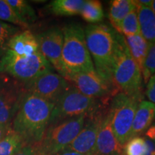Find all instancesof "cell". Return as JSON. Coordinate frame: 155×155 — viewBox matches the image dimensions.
Segmentation results:
<instances>
[{
  "label": "cell",
  "mask_w": 155,
  "mask_h": 155,
  "mask_svg": "<svg viewBox=\"0 0 155 155\" xmlns=\"http://www.w3.org/2000/svg\"><path fill=\"white\" fill-rule=\"evenodd\" d=\"M54 104L25 93L12 123V129L25 144L38 145L50 124Z\"/></svg>",
  "instance_id": "cell-1"
},
{
  "label": "cell",
  "mask_w": 155,
  "mask_h": 155,
  "mask_svg": "<svg viewBox=\"0 0 155 155\" xmlns=\"http://www.w3.org/2000/svg\"><path fill=\"white\" fill-rule=\"evenodd\" d=\"M84 32L95 70L110 86L118 91L113 81L116 30L106 25L97 24L87 26Z\"/></svg>",
  "instance_id": "cell-2"
},
{
  "label": "cell",
  "mask_w": 155,
  "mask_h": 155,
  "mask_svg": "<svg viewBox=\"0 0 155 155\" xmlns=\"http://www.w3.org/2000/svg\"><path fill=\"white\" fill-rule=\"evenodd\" d=\"M113 81L116 88L127 96L142 101L141 70L131 56L124 37L116 31L113 65Z\"/></svg>",
  "instance_id": "cell-3"
},
{
  "label": "cell",
  "mask_w": 155,
  "mask_h": 155,
  "mask_svg": "<svg viewBox=\"0 0 155 155\" xmlns=\"http://www.w3.org/2000/svg\"><path fill=\"white\" fill-rule=\"evenodd\" d=\"M62 31L63 46L60 75L65 78L75 73L95 70L82 27L73 23L64 27Z\"/></svg>",
  "instance_id": "cell-4"
},
{
  "label": "cell",
  "mask_w": 155,
  "mask_h": 155,
  "mask_svg": "<svg viewBox=\"0 0 155 155\" xmlns=\"http://www.w3.org/2000/svg\"><path fill=\"white\" fill-rule=\"evenodd\" d=\"M86 117L83 114L50 124L36 145L38 152L41 155H54L65 150L82 129Z\"/></svg>",
  "instance_id": "cell-5"
},
{
  "label": "cell",
  "mask_w": 155,
  "mask_h": 155,
  "mask_svg": "<svg viewBox=\"0 0 155 155\" xmlns=\"http://www.w3.org/2000/svg\"><path fill=\"white\" fill-rule=\"evenodd\" d=\"M50 71H53V67L40 50L30 56H17L5 51L0 59V73L22 83L28 82Z\"/></svg>",
  "instance_id": "cell-6"
},
{
  "label": "cell",
  "mask_w": 155,
  "mask_h": 155,
  "mask_svg": "<svg viewBox=\"0 0 155 155\" xmlns=\"http://www.w3.org/2000/svg\"><path fill=\"white\" fill-rule=\"evenodd\" d=\"M104 101L85 96L71 86L54 104L50 124L68 118L94 114L106 105Z\"/></svg>",
  "instance_id": "cell-7"
},
{
  "label": "cell",
  "mask_w": 155,
  "mask_h": 155,
  "mask_svg": "<svg viewBox=\"0 0 155 155\" xmlns=\"http://www.w3.org/2000/svg\"><path fill=\"white\" fill-rule=\"evenodd\" d=\"M141 101L138 98L129 96L122 92L117 93L112 98L109 106L112 130L122 147L130 139L131 126Z\"/></svg>",
  "instance_id": "cell-8"
},
{
  "label": "cell",
  "mask_w": 155,
  "mask_h": 155,
  "mask_svg": "<svg viewBox=\"0 0 155 155\" xmlns=\"http://www.w3.org/2000/svg\"><path fill=\"white\" fill-rule=\"evenodd\" d=\"M26 91L24 84L0 73V126L10 128Z\"/></svg>",
  "instance_id": "cell-9"
},
{
  "label": "cell",
  "mask_w": 155,
  "mask_h": 155,
  "mask_svg": "<svg viewBox=\"0 0 155 155\" xmlns=\"http://www.w3.org/2000/svg\"><path fill=\"white\" fill-rule=\"evenodd\" d=\"M72 85L59 73L53 71L39 75L28 82L24 83L26 92L55 104Z\"/></svg>",
  "instance_id": "cell-10"
},
{
  "label": "cell",
  "mask_w": 155,
  "mask_h": 155,
  "mask_svg": "<svg viewBox=\"0 0 155 155\" xmlns=\"http://www.w3.org/2000/svg\"><path fill=\"white\" fill-rule=\"evenodd\" d=\"M77 90L91 98L108 100L110 96H115L118 91L110 86L96 70L81 72L65 78Z\"/></svg>",
  "instance_id": "cell-11"
},
{
  "label": "cell",
  "mask_w": 155,
  "mask_h": 155,
  "mask_svg": "<svg viewBox=\"0 0 155 155\" xmlns=\"http://www.w3.org/2000/svg\"><path fill=\"white\" fill-rule=\"evenodd\" d=\"M106 106L86 116L82 129L65 150L74 151L84 155H96L97 135L102 116L106 109Z\"/></svg>",
  "instance_id": "cell-12"
},
{
  "label": "cell",
  "mask_w": 155,
  "mask_h": 155,
  "mask_svg": "<svg viewBox=\"0 0 155 155\" xmlns=\"http://www.w3.org/2000/svg\"><path fill=\"white\" fill-rule=\"evenodd\" d=\"M39 50L54 68L61 73L63 33L59 28H52L35 36Z\"/></svg>",
  "instance_id": "cell-13"
},
{
  "label": "cell",
  "mask_w": 155,
  "mask_h": 155,
  "mask_svg": "<svg viewBox=\"0 0 155 155\" xmlns=\"http://www.w3.org/2000/svg\"><path fill=\"white\" fill-rule=\"evenodd\" d=\"M96 155H123V147L112 130L109 108H106L101 121L96 139Z\"/></svg>",
  "instance_id": "cell-14"
},
{
  "label": "cell",
  "mask_w": 155,
  "mask_h": 155,
  "mask_svg": "<svg viewBox=\"0 0 155 155\" xmlns=\"http://www.w3.org/2000/svg\"><path fill=\"white\" fill-rule=\"evenodd\" d=\"M5 51L17 56H30L39 51L35 36L30 30H23L15 35L6 45Z\"/></svg>",
  "instance_id": "cell-15"
},
{
  "label": "cell",
  "mask_w": 155,
  "mask_h": 155,
  "mask_svg": "<svg viewBox=\"0 0 155 155\" xmlns=\"http://www.w3.org/2000/svg\"><path fill=\"white\" fill-rule=\"evenodd\" d=\"M154 119L155 104L149 101H141L137 107L131 126L130 139L139 137L147 131L152 126Z\"/></svg>",
  "instance_id": "cell-16"
},
{
  "label": "cell",
  "mask_w": 155,
  "mask_h": 155,
  "mask_svg": "<svg viewBox=\"0 0 155 155\" xmlns=\"http://www.w3.org/2000/svg\"><path fill=\"white\" fill-rule=\"evenodd\" d=\"M140 28V34L150 45L155 42V14L151 7L135 2Z\"/></svg>",
  "instance_id": "cell-17"
},
{
  "label": "cell",
  "mask_w": 155,
  "mask_h": 155,
  "mask_svg": "<svg viewBox=\"0 0 155 155\" xmlns=\"http://www.w3.org/2000/svg\"><path fill=\"white\" fill-rule=\"evenodd\" d=\"M126 43L131 56L142 71V68L150 45L141 34L124 37Z\"/></svg>",
  "instance_id": "cell-18"
},
{
  "label": "cell",
  "mask_w": 155,
  "mask_h": 155,
  "mask_svg": "<svg viewBox=\"0 0 155 155\" xmlns=\"http://www.w3.org/2000/svg\"><path fill=\"white\" fill-rule=\"evenodd\" d=\"M137 9L133 0H114L108 9V18L114 30L129 13Z\"/></svg>",
  "instance_id": "cell-19"
},
{
  "label": "cell",
  "mask_w": 155,
  "mask_h": 155,
  "mask_svg": "<svg viewBox=\"0 0 155 155\" xmlns=\"http://www.w3.org/2000/svg\"><path fill=\"white\" fill-rule=\"evenodd\" d=\"M84 0H55L51 2L49 9L58 16H75L80 15Z\"/></svg>",
  "instance_id": "cell-20"
},
{
  "label": "cell",
  "mask_w": 155,
  "mask_h": 155,
  "mask_svg": "<svg viewBox=\"0 0 155 155\" xmlns=\"http://www.w3.org/2000/svg\"><path fill=\"white\" fill-rule=\"evenodd\" d=\"M25 145L22 139L10 127L0 141V155H14Z\"/></svg>",
  "instance_id": "cell-21"
},
{
  "label": "cell",
  "mask_w": 155,
  "mask_h": 155,
  "mask_svg": "<svg viewBox=\"0 0 155 155\" xmlns=\"http://www.w3.org/2000/svg\"><path fill=\"white\" fill-rule=\"evenodd\" d=\"M80 15L87 22L98 23L101 22L104 18L102 4L98 0L85 1Z\"/></svg>",
  "instance_id": "cell-22"
},
{
  "label": "cell",
  "mask_w": 155,
  "mask_h": 155,
  "mask_svg": "<svg viewBox=\"0 0 155 155\" xmlns=\"http://www.w3.org/2000/svg\"><path fill=\"white\" fill-rule=\"evenodd\" d=\"M7 2L19 18L28 27L37 20L35 11L28 2L24 0H7Z\"/></svg>",
  "instance_id": "cell-23"
},
{
  "label": "cell",
  "mask_w": 155,
  "mask_h": 155,
  "mask_svg": "<svg viewBox=\"0 0 155 155\" xmlns=\"http://www.w3.org/2000/svg\"><path fill=\"white\" fill-rule=\"evenodd\" d=\"M124 37L132 36L140 34V28L137 17V9L131 12L120 23L115 30Z\"/></svg>",
  "instance_id": "cell-24"
},
{
  "label": "cell",
  "mask_w": 155,
  "mask_h": 155,
  "mask_svg": "<svg viewBox=\"0 0 155 155\" xmlns=\"http://www.w3.org/2000/svg\"><path fill=\"white\" fill-rule=\"evenodd\" d=\"M0 20L15 26L28 28V26L19 18L7 0H0Z\"/></svg>",
  "instance_id": "cell-25"
},
{
  "label": "cell",
  "mask_w": 155,
  "mask_h": 155,
  "mask_svg": "<svg viewBox=\"0 0 155 155\" xmlns=\"http://www.w3.org/2000/svg\"><path fill=\"white\" fill-rule=\"evenodd\" d=\"M147 146L145 138L134 137L123 146V155H146Z\"/></svg>",
  "instance_id": "cell-26"
},
{
  "label": "cell",
  "mask_w": 155,
  "mask_h": 155,
  "mask_svg": "<svg viewBox=\"0 0 155 155\" xmlns=\"http://www.w3.org/2000/svg\"><path fill=\"white\" fill-rule=\"evenodd\" d=\"M141 72L143 79L146 84L150 77L155 74V42L150 45Z\"/></svg>",
  "instance_id": "cell-27"
},
{
  "label": "cell",
  "mask_w": 155,
  "mask_h": 155,
  "mask_svg": "<svg viewBox=\"0 0 155 155\" xmlns=\"http://www.w3.org/2000/svg\"><path fill=\"white\" fill-rule=\"evenodd\" d=\"M20 31L19 27L0 20V49L5 50L9 40Z\"/></svg>",
  "instance_id": "cell-28"
},
{
  "label": "cell",
  "mask_w": 155,
  "mask_h": 155,
  "mask_svg": "<svg viewBox=\"0 0 155 155\" xmlns=\"http://www.w3.org/2000/svg\"><path fill=\"white\" fill-rule=\"evenodd\" d=\"M146 96L150 102L155 104V74L152 75L147 83Z\"/></svg>",
  "instance_id": "cell-29"
},
{
  "label": "cell",
  "mask_w": 155,
  "mask_h": 155,
  "mask_svg": "<svg viewBox=\"0 0 155 155\" xmlns=\"http://www.w3.org/2000/svg\"><path fill=\"white\" fill-rule=\"evenodd\" d=\"M14 155H41L38 152L36 145L26 144Z\"/></svg>",
  "instance_id": "cell-30"
},
{
  "label": "cell",
  "mask_w": 155,
  "mask_h": 155,
  "mask_svg": "<svg viewBox=\"0 0 155 155\" xmlns=\"http://www.w3.org/2000/svg\"><path fill=\"white\" fill-rule=\"evenodd\" d=\"M147 146V152L146 155H155V144L150 139H145Z\"/></svg>",
  "instance_id": "cell-31"
},
{
  "label": "cell",
  "mask_w": 155,
  "mask_h": 155,
  "mask_svg": "<svg viewBox=\"0 0 155 155\" xmlns=\"http://www.w3.org/2000/svg\"><path fill=\"white\" fill-rule=\"evenodd\" d=\"M146 136L155 144V124L152 125L146 131Z\"/></svg>",
  "instance_id": "cell-32"
},
{
  "label": "cell",
  "mask_w": 155,
  "mask_h": 155,
  "mask_svg": "<svg viewBox=\"0 0 155 155\" xmlns=\"http://www.w3.org/2000/svg\"><path fill=\"white\" fill-rule=\"evenodd\" d=\"M54 155H84V154H80V153L74 152V151L64 150L63 151H61V152H58V153H57V154H55Z\"/></svg>",
  "instance_id": "cell-33"
},
{
  "label": "cell",
  "mask_w": 155,
  "mask_h": 155,
  "mask_svg": "<svg viewBox=\"0 0 155 155\" xmlns=\"http://www.w3.org/2000/svg\"><path fill=\"white\" fill-rule=\"evenodd\" d=\"M134 2L137 4H138V5L144 6V7H152V0H137V1H134Z\"/></svg>",
  "instance_id": "cell-34"
},
{
  "label": "cell",
  "mask_w": 155,
  "mask_h": 155,
  "mask_svg": "<svg viewBox=\"0 0 155 155\" xmlns=\"http://www.w3.org/2000/svg\"><path fill=\"white\" fill-rule=\"evenodd\" d=\"M9 129V128H7V127H2V126H0V141L4 138V137L6 135V134H7Z\"/></svg>",
  "instance_id": "cell-35"
},
{
  "label": "cell",
  "mask_w": 155,
  "mask_h": 155,
  "mask_svg": "<svg viewBox=\"0 0 155 155\" xmlns=\"http://www.w3.org/2000/svg\"><path fill=\"white\" fill-rule=\"evenodd\" d=\"M151 8H152L153 12H154V13L155 14V0H152V4Z\"/></svg>",
  "instance_id": "cell-36"
}]
</instances>
